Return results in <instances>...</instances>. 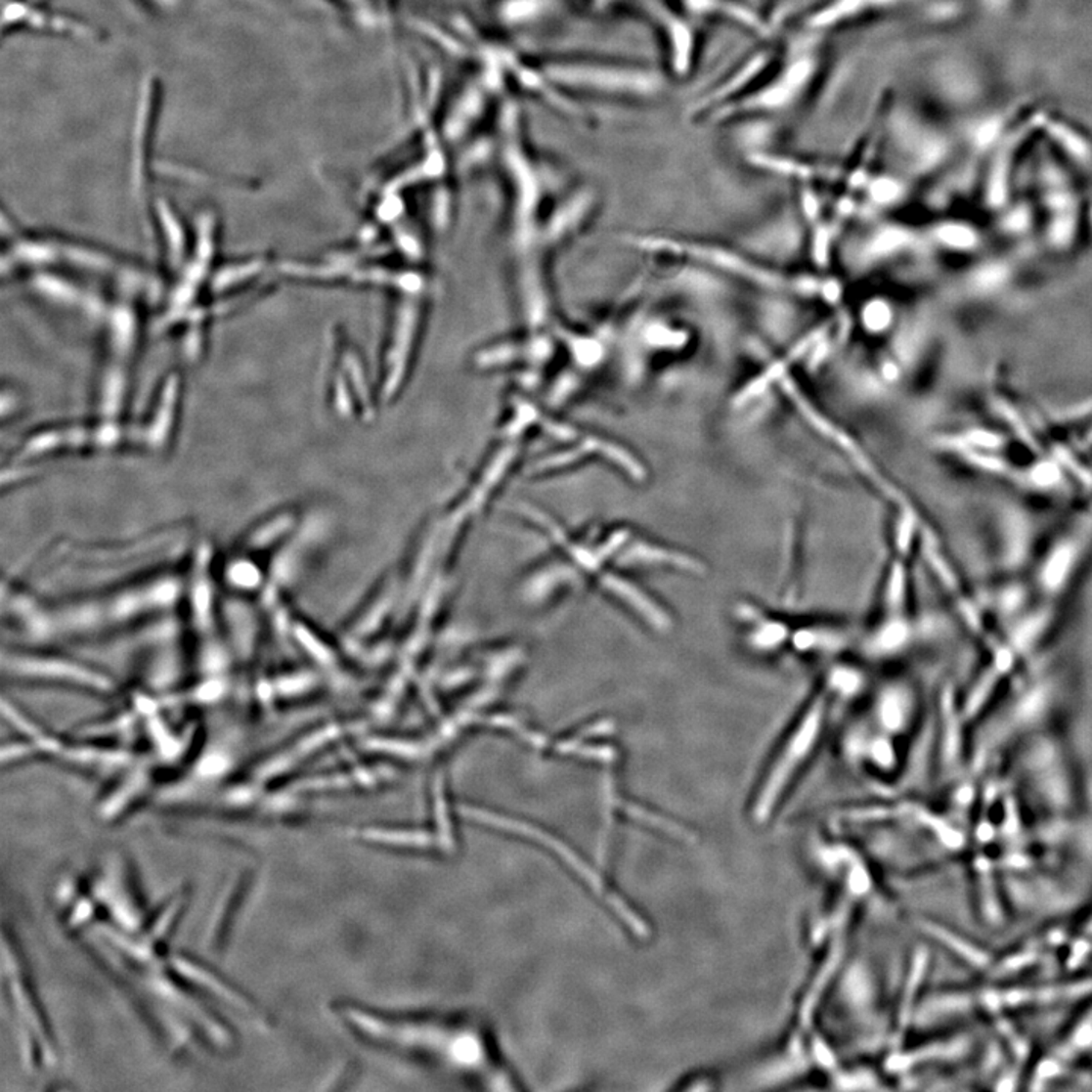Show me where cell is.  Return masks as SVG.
I'll list each match as a JSON object with an SVG mask.
<instances>
[{
    "mask_svg": "<svg viewBox=\"0 0 1092 1092\" xmlns=\"http://www.w3.org/2000/svg\"><path fill=\"white\" fill-rule=\"evenodd\" d=\"M338 1015L366 1041L409 1056L442 1074L492 1091L521 1082L483 1018L453 1012H395L340 1005Z\"/></svg>",
    "mask_w": 1092,
    "mask_h": 1092,
    "instance_id": "1",
    "label": "cell"
},
{
    "mask_svg": "<svg viewBox=\"0 0 1092 1092\" xmlns=\"http://www.w3.org/2000/svg\"><path fill=\"white\" fill-rule=\"evenodd\" d=\"M461 811H463L464 818L470 819V821L483 824L484 827L487 825L489 829L518 836L519 839H524L533 846L541 847L545 852H548L565 868H568L571 873H574V876L588 888L589 893H592L604 906L609 907L610 912L623 921L624 926L629 931L634 932L637 938H645L648 935V926L637 915L636 910L633 909L623 896L609 887V883L599 876L598 871L593 866L589 865L583 859V855L572 850L568 844L563 843L562 839H557V836L552 835L548 830L542 829L539 825L531 824L524 819L502 815V813L487 810V808H478V806H463Z\"/></svg>",
    "mask_w": 1092,
    "mask_h": 1092,
    "instance_id": "2",
    "label": "cell"
},
{
    "mask_svg": "<svg viewBox=\"0 0 1092 1092\" xmlns=\"http://www.w3.org/2000/svg\"><path fill=\"white\" fill-rule=\"evenodd\" d=\"M637 244L645 249L660 250L676 257L690 258L700 263L711 264L714 268L722 269L730 274L741 275L750 282L758 283L764 287L789 290L800 294H822L829 298L832 291H836L833 283L815 282L813 278H788L775 272L762 269L761 266L750 263L744 258L718 249V247L703 246V244L687 243V241L671 240V239L645 238L639 239Z\"/></svg>",
    "mask_w": 1092,
    "mask_h": 1092,
    "instance_id": "3",
    "label": "cell"
},
{
    "mask_svg": "<svg viewBox=\"0 0 1092 1092\" xmlns=\"http://www.w3.org/2000/svg\"><path fill=\"white\" fill-rule=\"evenodd\" d=\"M822 712H824V703L818 700L808 709L802 724L794 731L791 741L785 745L775 761L774 766L768 772V777L764 781L756 797L753 815L758 821H766L772 815L775 806L780 803L778 800L785 794L789 781L794 778L795 772L799 771L803 762L808 758V751L815 744L821 728Z\"/></svg>",
    "mask_w": 1092,
    "mask_h": 1092,
    "instance_id": "4",
    "label": "cell"
},
{
    "mask_svg": "<svg viewBox=\"0 0 1092 1092\" xmlns=\"http://www.w3.org/2000/svg\"><path fill=\"white\" fill-rule=\"evenodd\" d=\"M4 667L5 671H10L11 677H19L24 680L68 684L104 695H111L114 690L111 678L106 674L99 673L84 663L54 654L11 651V654H5Z\"/></svg>",
    "mask_w": 1092,
    "mask_h": 1092,
    "instance_id": "5",
    "label": "cell"
},
{
    "mask_svg": "<svg viewBox=\"0 0 1092 1092\" xmlns=\"http://www.w3.org/2000/svg\"><path fill=\"white\" fill-rule=\"evenodd\" d=\"M554 73H560L562 79L569 78L575 84H583L582 87L598 92L645 95L657 87L653 76H649L645 70L619 66L562 65L555 66Z\"/></svg>",
    "mask_w": 1092,
    "mask_h": 1092,
    "instance_id": "6",
    "label": "cell"
},
{
    "mask_svg": "<svg viewBox=\"0 0 1092 1092\" xmlns=\"http://www.w3.org/2000/svg\"><path fill=\"white\" fill-rule=\"evenodd\" d=\"M175 965L176 970L184 973V976H186V978L195 979V981L199 982L200 986L206 987L208 991L214 992V994L222 995L225 1000L231 1001L233 1005L243 1006V1008L246 1009V1001L241 1000V998L239 997V994H236L233 989L225 986L222 982H217V979H214L213 976L205 973V970H202V968H199L197 967V965L195 964H190V962L183 961V957H178V961H176Z\"/></svg>",
    "mask_w": 1092,
    "mask_h": 1092,
    "instance_id": "7",
    "label": "cell"
},
{
    "mask_svg": "<svg viewBox=\"0 0 1092 1092\" xmlns=\"http://www.w3.org/2000/svg\"><path fill=\"white\" fill-rule=\"evenodd\" d=\"M939 238L948 246L967 249L976 244V234L964 227H945L939 231Z\"/></svg>",
    "mask_w": 1092,
    "mask_h": 1092,
    "instance_id": "8",
    "label": "cell"
},
{
    "mask_svg": "<svg viewBox=\"0 0 1092 1092\" xmlns=\"http://www.w3.org/2000/svg\"><path fill=\"white\" fill-rule=\"evenodd\" d=\"M1074 1026L1077 1030L1092 1036V1006L1080 1015L1079 1020L1075 1022Z\"/></svg>",
    "mask_w": 1092,
    "mask_h": 1092,
    "instance_id": "9",
    "label": "cell"
},
{
    "mask_svg": "<svg viewBox=\"0 0 1092 1092\" xmlns=\"http://www.w3.org/2000/svg\"><path fill=\"white\" fill-rule=\"evenodd\" d=\"M1001 277H1003V274H1001L1000 269H987L981 275V283L983 285L995 284V283L1000 282Z\"/></svg>",
    "mask_w": 1092,
    "mask_h": 1092,
    "instance_id": "10",
    "label": "cell"
},
{
    "mask_svg": "<svg viewBox=\"0 0 1092 1092\" xmlns=\"http://www.w3.org/2000/svg\"><path fill=\"white\" fill-rule=\"evenodd\" d=\"M974 440H978V442H981V444L983 445L997 444V439L992 436H987V434H976V436H974Z\"/></svg>",
    "mask_w": 1092,
    "mask_h": 1092,
    "instance_id": "11",
    "label": "cell"
}]
</instances>
